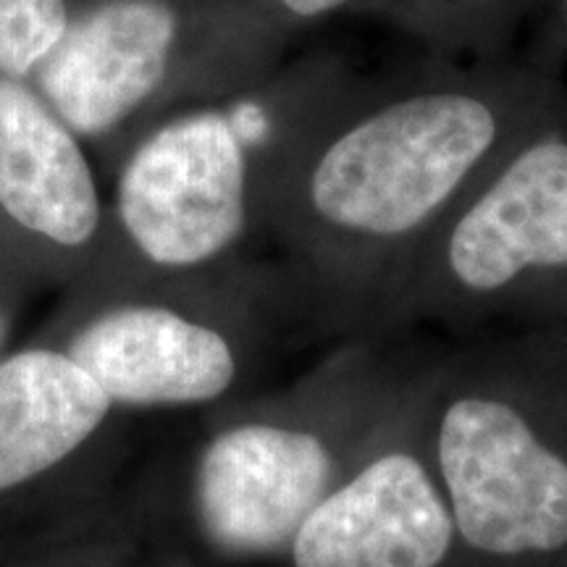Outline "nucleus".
Here are the masks:
<instances>
[{"mask_svg": "<svg viewBox=\"0 0 567 567\" xmlns=\"http://www.w3.org/2000/svg\"><path fill=\"white\" fill-rule=\"evenodd\" d=\"M549 116L523 74L421 76L360 101L295 161L289 213L313 250L394 284L467 189Z\"/></svg>", "mask_w": 567, "mask_h": 567, "instance_id": "1", "label": "nucleus"}, {"mask_svg": "<svg viewBox=\"0 0 567 567\" xmlns=\"http://www.w3.org/2000/svg\"><path fill=\"white\" fill-rule=\"evenodd\" d=\"M284 11L295 13V17L302 19H316L323 17V13L339 11L342 6L350 3V0H276Z\"/></svg>", "mask_w": 567, "mask_h": 567, "instance_id": "13", "label": "nucleus"}, {"mask_svg": "<svg viewBox=\"0 0 567 567\" xmlns=\"http://www.w3.org/2000/svg\"><path fill=\"white\" fill-rule=\"evenodd\" d=\"M69 27L66 0H0V76L30 82Z\"/></svg>", "mask_w": 567, "mask_h": 567, "instance_id": "12", "label": "nucleus"}, {"mask_svg": "<svg viewBox=\"0 0 567 567\" xmlns=\"http://www.w3.org/2000/svg\"><path fill=\"white\" fill-rule=\"evenodd\" d=\"M6 334H9V326H6V318L0 313V358H3V344H6Z\"/></svg>", "mask_w": 567, "mask_h": 567, "instance_id": "15", "label": "nucleus"}, {"mask_svg": "<svg viewBox=\"0 0 567 567\" xmlns=\"http://www.w3.org/2000/svg\"><path fill=\"white\" fill-rule=\"evenodd\" d=\"M252 158L229 113L205 109L147 134L116 182L126 243L163 271L221 260L252 218Z\"/></svg>", "mask_w": 567, "mask_h": 567, "instance_id": "5", "label": "nucleus"}, {"mask_svg": "<svg viewBox=\"0 0 567 567\" xmlns=\"http://www.w3.org/2000/svg\"><path fill=\"white\" fill-rule=\"evenodd\" d=\"M116 408L59 347L0 358V547L105 496Z\"/></svg>", "mask_w": 567, "mask_h": 567, "instance_id": "6", "label": "nucleus"}, {"mask_svg": "<svg viewBox=\"0 0 567 567\" xmlns=\"http://www.w3.org/2000/svg\"><path fill=\"white\" fill-rule=\"evenodd\" d=\"M0 216L55 250H84L103 200L82 142L30 82L0 76Z\"/></svg>", "mask_w": 567, "mask_h": 567, "instance_id": "10", "label": "nucleus"}, {"mask_svg": "<svg viewBox=\"0 0 567 567\" xmlns=\"http://www.w3.org/2000/svg\"><path fill=\"white\" fill-rule=\"evenodd\" d=\"M163 536L151 496L105 494L0 547V567H147Z\"/></svg>", "mask_w": 567, "mask_h": 567, "instance_id": "11", "label": "nucleus"}, {"mask_svg": "<svg viewBox=\"0 0 567 567\" xmlns=\"http://www.w3.org/2000/svg\"><path fill=\"white\" fill-rule=\"evenodd\" d=\"M410 396L337 373L295 400L226 417L189 465L184 509L197 542L224 563L287 557L302 523Z\"/></svg>", "mask_w": 567, "mask_h": 567, "instance_id": "3", "label": "nucleus"}, {"mask_svg": "<svg viewBox=\"0 0 567 567\" xmlns=\"http://www.w3.org/2000/svg\"><path fill=\"white\" fill-rule=\"evenodd\" d=\"M457 530L421 429V394L313 509L289 567H444Z\"/></svg>", "mask_w": 567, "mask_h": 567, "instance_id": "7", "label": "nucleus"}, {"mask_svg": "<svg viewBox=\"0 0 567 567\" xmlns=\"http://www.w3.org/2000/svg\"><path fill=\"white\" fill-rule=\"evenodd\" d=\"M116 410L203 408L243 375V347L221 323L161 302L97 310L59 344Z\"/></svg>", "mask_w": 567, "mask_h": 567, "instance_id": "8", "label": "nucleus"}, {"mask_svg": "<svg viewBox=\"0 0 567 567\" xmlns=\"http://www.w3.org/2000/svg\"><path fill=\"white\" fill-rule=\"evenodd\" d=\"M567 279V122L547 116L463 195L396 281L415 313H471Z\"/></svg>", "mask_w": 567, "mask_h": 567, "instance_id": "4", "label": "nucleus"}, {"mask_svg": "<svg viewBox=\"0 0 567 567\" xmlns=\"http://www.w3.org/2000/svg\"><path fill=\"white\" fill-rule=\"evenodd\" d=\"M421 429L457 530L488 567H567V386L457 373L421 394Z\"/></svg>", "mask_w": 567, "mask_h": 567, "instance_id": "2", "label": "nucleus"}, {"mask_svg": "<svg viewBox=\"0 0 567 567\" xmlns=\"http://www.w3.org/2000/svg\"><path fill=\"white\" fill-rule=\"evenodd\" d=\"M179 19L166 0H105L71 21L32 76L38 95L76 137H109L172 82Z\"/></svg>", "mask_w": 567, "mask_h": 567, "instance_id": "9", "label": "nucleus"}, {"mask_svg": "<svg viewBox=\"0 0 567 567\" xmlns=\"http://www.w3.org/2000/svg\"><path fill=\"white\" fill-rule=\"evenodd\" d=\"M147 567H197L193 559L184 555L182 549L172 547V544L166 542V534L158 538V544H155L153 555H151V563Z\"/></svg>", "mask_w": 567, "mask_h": 567, "instance_id": "14", "label": "nucleus"}]
</instances>
